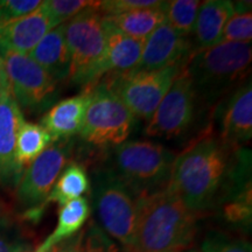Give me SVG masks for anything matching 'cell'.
I'll use <instances>...</instances> for the list:
<instances>
[{
    "label": "cell",
    "mask_w": 252,
    "mask_h": 252,
    "mask_svg": "<svg viewBox=\"0 0 252 252\" xmlns=\"http://www.w3.org/2000/svg\"><path fill=\"white\" fill-rule=\"evenodd\" d=\"M251 194V182H248L229 195L223 209V215L228 222L250 224L252 215Z\"/></svg>",
    "instance_id": "obj_26"
},
{
    "label": "cell",
    "mask_w": 252,
    "mask_h": 252,
    "mask_svg": "<svg viewBox=\"0 0 252 252\" xmlns=\"http://www.w3.org/2000/svg\"><path fill=\"white\" fill-rule=\"evenodd\" d=\"M52 143V137L42 126L25 121L19 130L15 146V161L19 168L25 171Z\"/></svg>",
    "instance_id": "obj_23"
},
{
    "label": "cell",
    "mask_w": 252,
    "mask_h": 252,
    "mask_svg": "<svg viewBox=\"0 0 252 252\" xmlns=\"http://www.w3.org/2000/svg\"><path fill=\"white\" fill-rule=\"evenodd\" d=\"M9 89H11V88H9L8 78L5 71L4 62H2L1 58H0V96H1L5 91H7Z\"/></svg>",
    "instance_id": "obj_34"
},
{
    "label": "cell",
    "mask_w": 252,
    "mask_h": 252,
    "mask_svg": "<svg viewBox=\"0 0 252 252\" xmlns=\"http://www.w3.org/2000/svg\"><path fill=\"white\" fill-rule=\"evenodd\" d=\"M201 216L167 188L143 195L138 200L133 241L125 252H181L194 241Z\"/></svg>",
    "instance_id": "obj_2"
},
{
    "label": "cell",
    "mask_w": 252,
    "mask_h": 252,
    "mask_svg": "<svg viewBox=\"0 0 252 252\" xmlns=\"http://www.w3.org/2000/svg\"><path fill=\"white\" fill-rule=\"evenodd\" d=\"M223 144L208 133L198 137L176 156L167 189L176 195L191 212H208L225 200L241 175L250 165V157Z\"/></svg>",
    "instance_id": "obj_1"
},
{
    "label": "cell",
    "mask_w": 252,
    "mask_h": 252,
    "mask_svg": "<svg viewBox=\"0 0 252 252\" xmlns=\"http://www.w3.org/2000/svg\"><path fill=\"white\" fill-rule=\"evenodd\" d=\"M25 123L23 111L19 108L11 89L0 96V182L18 185L24 171L15 161L17 137Z\"/></svg>",
    "instance_id": "obj_14"
},
{
    "label": "cell",
    "mask_w": 252,
    "mask_h": 252,
    "mask_svg": "<svg viewBox=\"0 0 252 252\" xmlns=\"http://www.w3.org/2000/svg\"><path fill=\"white\" fill-rule=\"evenodd\" d=\"M104 18L126 35L145 41L166 21L165 1H161V4L156 7L134 9L119 15Z\"/></svg>",
    "instance_id": "obj_20"
},
{
    "label": "cell",
    "mask_w": 252,
    "mask_h": 252,
    "mask_svg": "<svg viewBox=\"0 0 252 252\" xmlns=\"http://www.w3.org/2000/svg\"><path fill=\"white\" fill-rule=\"evenodd\" d=\"M198 105L200 102L185 65L151 117L145 134L166 140L184 137L194 125Z\"/></svg>",
    "instance_id": "obj_11"
},
{
    "label": "cell",
    "mask_w": 252,
    "mask_h": 252,
    "mask_svg": "<svg viewBox=\"0 0 252 252\" xmlns=\"http://www.w3.org/2000/svg\"><path fill=\"white\" fill-rule=\"evenodd\" d=\"M235 12L223 30L220 42L249 43L252 39L251 2H234Z\"/></svg>",
    "instance_id": "obj_25"
},
{
    "label": "cell",
    "mask_w": 252,
    "mask_h": 252,
    "mask_svg": "<svg viewBox=\"0 0 252 252\" xmlns=\"http://www.w3.org/2000/svg\"><path fill=\"white\" fill-rule=\"evenodd\" d=\"M0 214H2V213H1V212H0Z\"/></svg>",
    "instance_id": "obj_37"
},
{
    "label": "cell",
    "mask_w": 252,
    "mask_h": 252,
    "mask_svg": "<svg viewBox=\"0 0 252 252\" xmlns=\"http://www.w3.org/2000/svg\"><path fill=\"white\" fill-rule=\"evenodd\" d=\"M12 94L19 108L39 113L52 108L58 97L55 82L28 55L0 49Z\"/></svg>",
    "instance_id": "obj_10"
},
{
    "label": "cell",
    "mask_w": 252,
    "mask_h": 252,
    "mask_svg": "<svg viewBox=\"0 0 252 252\" xmlns=\"http://www.w3.org/2000/svg\"><path fill=\"white\" fill-rule=\"evenodd\" d=\"M55 27L58 26L41 5L30 15L0 27V49L28 55Z\"/></svg>",
    "instance_id": "obj_16"
},
{
    "label": "cell",
    "mask_w": 252,
    "mask_h": 252,
    "mask_svg": "<svg viewBox=\"0 0 252 252\" xmlns=\"http://www.w3.org/2000/svg\"><path fill=\"white\" fill-rule=\"evenodd\" d=\"M160 4L161 1L157 0H106V1H99L97 8L103 17H113L134 9L156 7Z\"/></svg>",
    "instance_id": "obj_32"
},
{
    "label": "cell",
    "mask_w": 252,
    "mask_h": 252,
    "mask_svg": "<svg viewBox=\"0 0 252 252\" xmlns=\"http://www.w3.org/2000/svg\"><path fill=\"white\" fill-rule=\"evenodd\" d=\"M139 196L112 169L94 173L93 202L103 231L127 250L135 231Z\"/></svg>",
    "instance_id": "obj_6"
},
{
    "label": "cell",
    "mask_w": 252,
    "mask_h": 252,
    "mask_svg": "<svg viewBox=\"0 0 252 252\" xmlns=\"http://www.w3.org/2000/svg\"><path fill=\"white\" fill-rule=\"evenodd\" d=\"M251 42H220L191 54L186 63L198 102L212 105L241 86L251 65Z\"/></svg>",
    "instance_id": "obj_3"
},
{
    "label": "cell",
    "mask_w": 252,
    "mask_h": 252,
    "mask_svg": "<svg viewBox=\"0 0 252 252\" xmlns=\"http://www.w3.org/2000/svg\"><path fill=\"white\" fill-rule=\"evenodd\" d=\"M99 1L64 24V37L70 55L69 78L75 84L93 87L108 74L106 40Z\"/></svg>",
    "instance_id": "obj_5"
},
{
    "label": "cell",
    "mask_w": 252,
    "mask_h": 252,
    "mask_svg": "<svg viewBox=\"0 0 252 252\" xmlns=\"http://www.w3.org/2000/svg\"><path fill=\"white\" fill-rule=\"evenodd\" d=\"M89 190L90 179L86 167L77 162L68 163L50 190L46 203L55 202L60 206H64Z\"/></svg>",
    "instance_id": "obj_22"
},
{
    "label": "cell",
    "mask_w": 252,
    "mask_h": 252,
    "mask_svg": "<svg viewBox=\"0 0 252 252\" xmlns=\"http://www.w3.org/2000/svg\"><path fill=\"white\" fill-rule=\"evenodd\" d=\"M191 54V39L181 36L165 21L145 40L137 70H156L171 65H185Z\"/></svg>",
    "instance_id": "obj_13"
},
{
    "label": "cell",
    "mask_w": 252,
    "mask_h": 252,
    "mask_svg": "<svg viewBox=\"0 0 252 252\" xmlns=\"http://www.w3.org/2000/svg\"><path fill=\"white\" fill-rule=\"evenodd\" d=\"M82 235H83V229L77 235H75L74 237L64 239V241L60 242V243L53 245L46 252H80Z\"/></svg>",
    "instance_id": "obj_33"
},
{
    "label": "cell",
    "mask_w": 252,
    "mask_h": 252,
    "mask_svg": "<svg viewBox=\"0 0 252 252\" xmlns=\"http://www.w3.org/2000/svg\"><path fill=\"white\" fill-rule=\"evenodd\" d=\"M25 252H31V251H25ZM36 252V251H35Z\"/></svg>",
    "instance_id": "obj_36"
},
{
    "label": "cell",
    "mask_w": 252,
    "mask_h": 252,
    "mask_svg": "<svg viewBox=\"0 0 252 252\" xmlns=\"http://www.w3.org/2000/svg\"><path fill=\"white\" fill-rule=\"evenodd\" d=\"M80 252H122L117 244L94 222L83 229Z\"/></svg>",
    "instance_id": "obj_30"
},
{
    "label": "cell",
    "mask_w": 252,
    "mask_h": 252,
    "mask_svg": "<svg viewBox=\"0 0 252 252\" xmlns=\"http://www.w3.org/2000/svg\"><path fill=\"white\" fill-rule=\"evenodd\" d=\"M41 0H0V27L36 11Z\"/></svg>",
    "instance_id": "obj_31"
},
{
    "label": "cell",
    "mask_w": 252,
    "mask_h": 252,
    "mask_svg": "<svg viewBox=\"0 0 252 252\" xmlns=\"http://www.w3.org/2000/svg\"><path fill=\"white\" fill-rule=\"evenodd\" d=\"M31 163L17 185L15 196L24 216L39 220L46 207L50 190L71 157L72 141H54Z\"/></svg>",
    "instance_id": "obj_8"
},
{
    "label": "cell",
    "mask_w": 252,
    "mask_h": 252,
    "mask_svg": "<svg viewBox=\"0 0 252 252\" xmlns=\"http://www.w3.org/2000/svg\"><path fill=\"white\" fill-rule=\"evenodd\" d=\"M103 27L106 40L108 74L121 75L137 70L143 54L145 41L126 35L104 17Z\"/></svg>",
    "instance_id": "obj_18"
},
{
    "label": "cell",
    "mask_w": 252,
    "mask_h": 252,
    "mask_svg": "<svg viewBox=\"0 0 252 252\" xmlns=\"http://www.w3.org/2000/svg\"><path fill=\"white\" fill-rule=\"evenodd\" d=\"M93 87L86 88L77 96L60 100L43 115L40 125L50 134L53 141L69 140L81 133Z\"/></svg>",
    "instance_id": "obj_15"
},
{
    "label": "cell",
    "mask_w": 252,
    "mask_h": 252,
    "mask_svg": "<svg viewBox=\"0 0 252 252\" xmlns=\"http://www.w3.org/2000/svg\"><path fill=\"white\" fill-rule=\"evenodd\" d=\"M166 252H180V251H166Z\"/></svg>",
    "instance_id": "obj_35"
},
{
    "label": "cell",
    "mask_w": 252,
    "mask_h": 252,
    "mask_svg": "<svg viewBox=\"0 0 252 252\" xmlns=\"http://www.w3.org/2000/svg\"><path fill=\"white\" fill-rule=\"evenodd\" d=\"M32 242L17 220L0 214V252H25Z\"/></svg>",
    "instance_id": "obj_27"
},
{
    "label": "cell",
    "mask_w": 252,
    "mask_h": 252,
    "mask_svg": "<svg viewBox=\"0 0 252 252\" xmlns=\"http://www.w3.org/2000/svg\"><path fill=\"white\" fill-rule=\"evenodd\" d=\"M185 65L108 74L104 81L134 117L149 122Z\"/></svg>",
    "instance_id": "obj_9"
},
{
    "label": "cell",
    "mask_w": 252,
    "mask_h": 252,
    "mask_svg": "<svg viewBox=\"0 0 252 252\" xmlns=\"http://www.w3.org/2000/svg\"><path fill=\"white\" fill-rule=\"evenodd\" d=\"M235 12L234 2L229 0H207L201 2L191 41L193 54L219 45L223 30Z\"/></svg>",
    "instance_id": "obj_17"
},
{
    "label": "cell",
    "mask_w": 252,
    "mask_h": 252,
    "mask_svg": "<svg viewBox=\"0 0 252 252\" xmlns=\"http://www.w3.org/2000/svg\"><path fill=\"white\" fill-rule=\"evenodd\" d=\"M90 216V206L88 198L81 196L62 206L59 212L58 225L52 235L40 245L36 252L48 251L53 245L70 237H74L83 229Z\"/></svg>",
    "instance_id": "obj_21"
},
{
    "label": "cell",
    "mask_w": 252,
    "mask_h": 252,
    "mask_svg": "<svg viewBox=\"0 0 252 252\" xmlns=\"http://www.w3.org/2000/svg\"><path fill=\"white\" fill-rule=\"evenodd\" d=\"M220 138L223 144L232 150L248 144L252 138V86L251 80H245L219 111Z\"/></svg>",
    "instance_id": "obj_12"
},
{
    "label": "cell",
    "mask_w": 252,
    "mask_h": 252,
    "mask_svg": "<svg viewBox=\"0 0 252 252\" xmlns=\"http://www.w3.org/2000/svg\"><path fill=\"white\" fill-rule=\"evenodd\" d=\"M200 6L201 1L198 0L165 1L166 23L181 36L190 39V36L193 35Z\"/></svg>",
    "instance_id": "obj_24"
},
{
    "label": "cell",
    "mask_w": 252,
    "mask_h": 252,
    "mask_svg": "<svg viewBox=\"0 0 252 252\" xmlns=\"http://www.w3.org/2000/svg\"><path fill=\"white\" fill-rule=\"evenodd\" d=\"M94 4V1H84V0H46L42 1V7L46 9L56 26H59L65 24L83 9L90 7Z\"/></svg>",
    "instance_id": "obj_28"
},
{
    "label": "cell",
    "mask_w": 252,
    "mask_h": 252,
    "mask_svg": "<svg viewBox=\"0 0 252 252\" xmlns=\"http://www.w3.org/2000/svg\"><path fill=\"white\" fill-rule=\"evenodd\" d=\"M175 158L158 143L130 140L113 147L110 168L140 197L167 188Z\"/></svg>",
    "instance_id": "obj_4"
},
{
    "label": "cell",
    "mask_w": 252,
    "mask_h": 252,
    "mask_svg": "<svg viewBox=\"0 0 252 252\" xmlns=\"http://www.w3.org/2000/svg\"><path fill=\"white\" fill-rule=\"evenodd\" d=\"M134 124V116L104 80L93 87L81 137L97 147H115L124 143Z\"/></svg>",
    "instance_id": "obj_7"
},
{
    "label": "cell",
    "mask_w": 252,
    "mask_h": 252,
    "mask_svg": "<svg viewBox=\"0 0 252 252\" xmlns=\"http://www.w3.org/2000/svg\"><path fill=\"white\" fill-rule=\"evenodd\" d=\"M28 56L55 82L67 80L70 71V55L64 37V24L48 32Z\"/></svg>",
    "instance_id": "obj_19"
},
{
    "label": "cell",
    "mask_w": 252,
    "mask_h": 252,
    "mask_svg": "<svg viewBox=\"0 0 252 252\" xmlns=\"http://www.w3.org/2000/svg\"><path fill=\"white\" fill-rule=\"evenodd\" d=\"M202 252H251V244L220 231H209L203 239Z\"/></svg>",
    "instance_id": "obj_29"
}]
</instances>
